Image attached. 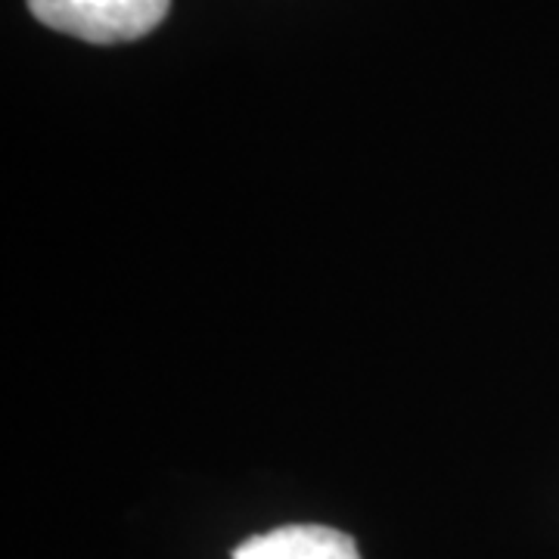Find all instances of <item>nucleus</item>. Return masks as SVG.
I'll return each instance as SVG.
<instances>
[{
	"label": "nucleus",
	"mask_w": 559,
	"mask_h": 559,
	"mask_svg": "<svg viewBox=\"0 0 559 559\" xmlns=\"http://www.w3.org/2000/svg\"><path fill=\"white\" fill-rule=\"evenodd\" d=\"M168 7L171 0H28L35 20L87 44L143 38L162 25Z\"/></svg>",
	"instance_id": "nucleus-1"
},
{
	"label": "nucleus",
	"mask_w": 559,
	"mask_h": 559,
	"mask_svg": "<svg viewBox=\"0 0 559 559\" xmlns=\"http://www.w3.org/2000/svg\"><path fill=\"white\" fill-rule=\"evenodd\" d=\"M234 559H360L355 540L326 525H283L242 540Z\"/></svg>",
	"instance_id": "nucleus-2"
}]
</instances>
